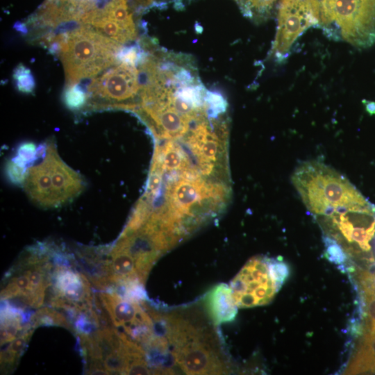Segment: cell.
<instances>
[{"mask_svg":"<svg viewBox=\"0 0 375 375\" xmlns=\"http://www.w3.org/2000/svg\"><path fill=\"white\" fill-rule=\"evenodd\" d=\"M347 372L349 374L375 373V333L363 334Z\"/></svg>","mask_w":375,"mask_h":375,"instance_id":"obj_11","label":"cell"},{"mask_svg":"<svg viewBox=\"0 0 375 375\" xmlns=\"http://www.w3.org/2000/svg\"><path fill=\"white\" fill-rule=\"evenodd\" d=\"M367 111L371 114H375V103L372 101H366L365 103Z\"/></svg>","mask_w":375,"mask_h":375,"instance_id":"obj_16","label":"cell"},{"mask_svg":"<svg viewBox=\"0 0 375 375\" xmlns=\"http://www.w3.org/2000/svg\"><path fill=\"white\" fill-rule=\"evenodd\" d=\"M6 172L9 179L12 183L19 184L24 182L27 172L26 167L17 164L12 160L8 162Z\"/></svg>","mask_w":375,"mask_h":375,"instance_id":"obj_15","label":"cell"},{"mask_svg":"<svg viewBox=\"0 0 375 375\" xmlns=\"http://www.w3.org/2000/svg\"><path fill=\"white\" fill-rule=\"evenodd\" d=\"M289 274V267L282 258H251L231 282L230 288L238 308L269 303Z\"/></svg>","mask_w":375,"mask_h":375,"instance_id":"obj_3","label":"cell"},{"mask_svg":"<svg viewBox=\"0 0 375 375\" xmlns=\"http://www.w3.org/2000/svg\"><path fill=\"white\" fill-rule=\"evenodd\" d=\"M277 30L272 54L277 60L286 59L303 33L317 25L312 0H278Z\"/></svg>","mask_w":375,"mask_h":375,"instance_id":"obj_5","label":"cell"},{"mask_svg":"<svg viewBox=\"0 0 375 375\" xmlns=\"http://www.w3.org/2000/svg\"><path fill=\"white\" fill-rule=\"evenodd\" d=\"M86 101V93L77 84L69 85L65 90L64 102L69 109L78 110Z\"/></svg>","mask_w":375,"mask_h":375,"instance_id":"obj_13","label":"cell"},{"mask_svg":"<svg viewBox=\"0 0 375 375\" xmlns=\"http://www.w3.org/2000/svg\"><path fill=\"white\" fill-rule=\"evenodd\" d=\"M141 87L137 66L119 61L100 76L94 78L88 91L94 97L112 103L113 106L135 110L137 106L134 99Z\"/></svg>","mask_w":375,"mask_h":375,"instance_id":"obj_6","label":"cell"},{"mask_svg":"<svg viewBox=\"0 0 375 375\" xmlns=\"http://www.w3.org/2000/svg\"><path fill=\"white\" fill-rule=\"evenodd\" d=\"M54 272L55 296L72 305L78 306L83 301L92 303L90 284L84 275L69 269L65 265L58 266Z\"/></svg>","mask_w":375,"mask_h":375,"instance_id":"obj_9","label":"cell"},{"mask_svg":"<svg viewBox=\"0 0 375 375\" xmlns=\"http://www.w3.org/2000/svg\"><path fill=\"white\" fill-rule=\"evenodd\" d=\"M205 306L212 322L219 325L231 322L238 312L230 286L225 283L215 285L206 295Z\"/></svg>","mask_w":375,"mask_h":375,"instance_id":"obj_10","label":"cell"},{"mask_svg":"<svg viewBox=\"0 0 375 375\" xmlns=\"http://www.w3.org/2000/svg\"><path fill=\"white\" fill-rule=\"evenodd\" d=\"M44 156L50 169L58 206L77 197L85 187L82 177L60 158L53 142L47 144Z\"/></svg>","mask_w":375,"mask_h":375,"instance_id":"obj_7","label":"cell"},{"mask_svg":"<svg viewBox=\"0 0 375 375\" xmlns=\"http://www.w3.org/2000/svg\"><path fill=\"white\" fill-rule=\"evenodd\" d=\"M213 333L190 320L170 349L172 367L187 374H219L227 372Z\"/></svg>","mask_w":375,"mask_h":375,"instance_id":"obj_4","label":"cell"},{"mask_svg":"<svg viewBox=\"0 0 375 375\" xmlns=\"http://www.w3.org/2000/svg\"><path fill=\"white\" fill-rule=\"evenodd\" d=\"M13 77L19 91L25 93L33 92L35 84L29 69L19 64L15 69Z\"/></svg>","mask_w":375,"mask_h":375,"instance_id":"obj_14","label":"cell"},{"mask_svg":"<svg viewBox=\"0 0 375 375\" xmlns=\"http://www.w3.org/2000/svg\"><path fill=\"white\" fill-rule=\"evenodd\" d=\"M62 62L66 82L77 84L119 62L122 44L90 26L82 25L52 39Z\"/></svg>","mask_w":375,"mask_h":375,"instance_id":"obj_1","label":"cell"},{"mask_svg":"<svg viewBox=\"0 0 375 375\" xmlns=\"http://www.w3.org/2000/svg\"><path fill=\"white\" fill-rule=\"evenodd\" d=\"M317 26L328 38L359 48L375 44V0H312Z\"/></svg>","mask_w":375,"mask_h":375,"instance_id":"obj_2","label":"cell"},{"mask_svg":"<svg viewBox=\"0 0 375 375\" xmlns=\"http://www.w3.org/2000/svg\"><path fill=\"white\" fill-rule=\"evenodd\" d=\"M40 325L61 326L71 329V326L65 317L49 308L39 310L31 319V326L35 328Z\"/></svg>","mask_w":375,"mask_h":375,"instance_id":"obj_12","label":"cell"},{"mask_svg":"<svg viewBox=\"0 0 375 375\" xmlns=\"http://www.w3.org/2000/svg\"><path fill=\"white\" fill-rule=\"evenodd\" d=\"M24 183L27 194L35 203L45 208L58 206L45 156L41 162L28 169Z\"/></svg>","mask_w":375,"mask_h":375,"instance_id":"obj_8","label":"cell"}]
</instances>
